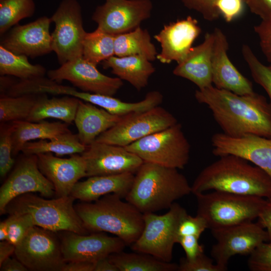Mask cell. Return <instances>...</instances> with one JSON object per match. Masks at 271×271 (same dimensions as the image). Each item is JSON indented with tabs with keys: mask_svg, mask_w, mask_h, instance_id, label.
Here are the masks:
<instances>
[{
	"mask_svg": "<svg viewBox=\"0 0 271 271\" xmlns=\"http://www.w3.org/2000/svg\"><path fill=\"white\" fill-rule=\"evenodd\" d=\"M195 97L210 109L225 134L271 138V105L263 96L255 92L239 95L212 85L196 90Z\"/></svg>",
	"mask_w": 271,
	"mask_h": 271,
	"instance_id": "1",
	"label": "cell"
},
{
	"mask_svg": "<svg viewBox=\"0 0 271 271\" xmlns=\"http://www.w3.org/2000/svg\"><path fill=\"white\" fill-rule=\"evenodd\" d=\"M194 195L217 191L271 199V177L235 155H227L204 168L191 185Z\"/></svg>",
	"mask_w": 271,
	"mask_h": 271,
	"instance_id": "2",
	"label": "cell"
},
{
	"mask_svg": "<svg viewBox=\"0 0 271 271\" xmlns=\"http://www.w3.org/2000/svg\"><path fill=\"white\" fill-rule=\"evenodd\" d=\"M178 170L144 162L125 201L143 214L169 209L175 201L192 193L191 185Z\"/></svg>",
	"mask_w": 271,
	"mask_h": 271,
	"instance_id": "3",
	"label": "cell"
},
{
	"mask_svg": "<svg viewBox=\"0 0 271 271\" xmlns=\"http://www.w3.org/2000/svg\"><path fill=\"white\" fill-rule=\"evenodd\" d=\"M122 199L117 194H109L95 201L83 202L74 206L89 232L110 233L130 245L143 231L144 215Z\"/></svg>",
	"mask_w": 271,
	"mask_h": 271,
	"instance_id": "4",
	"label": "cell"
},
{
	"mask_svg": "<svg viewBox=\"0 0 271 271\" xmlns=\"http://www.w3.org/2000/svg\"><path fill=\"white\" fill-rule=\"evenodd\" d=\"M71 195L47 199L33 193L20 195L7 205L5 213L28 214L35 226L53 232L69 231L87 234L73 204Z\"/></svg>",
	"mask_w": 271,
	"mask_h": 271,
	"instance_id": "5",
	"label": "cell"
},
{
	"mask_svg": "<svg viewBox=\"0 0 271 271\" xmlns=\"http://www.w3.org/2000/svg\"><path fill=\"white\" fill-rule=\"evenodd\" d=\"M197 215L211 229L252 221L257 218L266 203L264 198L213 191L195 195Z\"/></svg>",
	"mask_w": 271,
	"mask_h": 271,
	"instance_id": "6",
	"label": "cell"
},
{
	"mask_svg": "<svg viewBox=\"0 0 271 271\" xmlns=\"http://www.w3.org/2000/svg\"><path fill=\"white\" fill-rule=\"evenodd\" d=\"M124 147L144 162L177 169H184L190 158V145L178 122Z\"/></svg>",
	"mask_w": 271,
	"mask_h": 271,
	"instance_id": "7",
	"label": "cell"
},
{
	"mask_svg": "<svg viewBox=\"0 0 271 271\" xmlns=\"http://www.w3.org/2000/svg\"><path fill=\"white\" fill-rule=\"evenodd\" d=\"M186 209L174 203L163 215L153 212L144 213V226L138 239L131 245L134 251L150 254L167 262H171L177 230Z\"/></svg>",
	"mask_w": 271,
	"mask_h": 271,
	"instance_id": "8",
	"label": "cell"
},
{
	"mask_svg": "<svg viewBox=\"0 0 271 271\" xmlns=\"http://www.w3.org/2000/svg\"><path fill=\"white\" fill-rule=\"evenodd\" d=\"M55 24L51 33L53 51L62 65L82 57V43L86 33L82 9L78 0H62L51 17Z\"/></svg>",
	"mask_w": 271,
	"mask_h": 271,
	"instance_id": "9",
	"label": "cell"
},
{
	"mask_svg": "<svg viewBox=\"0 0 271 271\" xmlns=\"http://www.w3.org/2000/svg\"><path fill=\"white\" fill-rule=\"evenodd\" d=\"M177 122L171 113L158 106L148 110L122 116L115 125L99 136L95 141L126 147Z\"/></svg>",
	"mask_w": 271,
	"mask_h": 271,
	"instance_id": "10",
	"label": "cell"
},
{
	"mask_svg": "<svg viewBox=\"0 0 271 271\" xmlns=\"http://www.w3.org/2000/svg\"><path fill=\"white\" fill-rule=\"evenodd\" d=\"M211 230L216 240L211 248V256L226 269L232 256L249 255L260 244L271 240V233L252 221Z\"/></svg>",
	"mask_w": 271,
	"mask_h": 271,
	"instance_id": "11",
	"label": "cell"
},
{
	"mask_svg": "<svg viewBox=\"0 0 271 271\" xmlns=\"http://www.w3.org/2000/svg\"><path fill=\"white\" fill-rule=\"evenodd\" d=\"M54 232L34 226L16 246L14 254L28 270L62 271L66 262Z\"/></svg>",
	"mask_w": 271,
	"mask_h": 271,
	"instance_id": "12",
	"label": "cell"
},
{
	"mask_svg": "<svg viewBox=\"0 0 271 271\" xmlns=\"http://www.w3.org/2000/svg\"><path fill=\"white\" fill-rule=\"evenodd\" d=\"M153 7L151 0H105L95 8L92 20L97 28L116 35L140 26L150 17Z\"/></svg>",
	"mask_w": 271,
	"mask_h": 271,
	"instance_id": "13",
	"label": "cell"
},
{
	"mask_svg": "<svg viewBox=\"0 0 271 271\" xmlns=\"http://www.w3.org/2000/svg\"><path fill=\"white\" fill-rule=\"evenodd\" d=\"M47 74L49 79L58 83L67 80L80 91L107 96H113L123 84L119 78L101 73L96 65L82 57L50 70Z\"/></svg>",
	"mask_w": 271,
	"mask_h": 271,
	"instance_id": "14",
	"label": "cell"
},
{
	"mask_svg": "<svg viewBox=\"0 0 271 271\" xmlns=\"http://www.w3.org/2000/svg\"><path fill=\"white\" fill-rule=\"evenodd\" d=\"M35 192L46 198L55 195L53 185L39 168L37 156L25 155L1 187V214L5 213L7 205L13 199L24 194Z\"/></svg>",
	"mask_w": 271,
	"mask_h": 271,
	"instance_id": "15",
	"label": "cell"
},
{
	"mask_svg": "<svg viewBox=\"0 0 271 271\" xmlns=\"http://www.w3.org/2000/svg\"><path fill=\"white\" fill-rule=\"evenodd\" d=\"M87 177L136 174L144 161L124 147L94 141L81 154Z\"/></svg>",
	"mask_w": 271,
	"mask_h": 271,
	"instance_id": "16",
	"label": "cell"
},
{
	"mask_svg": "<svg viewBox=\"0 0 271 271\" xmlns=\"http://www.w3.org/2000/svg\"><path fill=\"white\" fill-rule=\"evenodd\" d=\"M61 237L63 256L66 262L83 261L96 263L110 254L123 251L126 245L117 236L103 232L89 235L66 231Z\"/></svg>",
	"mask_w": 271,
	"mask_h": 271,
	"instance_id": "17",
	"label": "cell"
},
{
	"mask_svg": "<svg viewBox=\"0 0 271 271\" xmlns=\"http://www.w3.org/2000/svg\"><path fill=\"white\" fill-rule=\"evenodd\" d=\"M51 18L41 17L25 25H16L2 38L1 45L9 51L32 59L53 51Z\"/></svg>",
	"mask_w": 271,
	"mask_h": 271,
	"instance_id": "18",
	"label": "cell"
},
{
	"mask_svg": "<svg viewBox=\"0 0 271 271\" xmlns=\"http://www.w3.org/2000/svg\"><path fill=\"white\" fill-rule=\"evenodd\" d=\"M212 154L217 157L233 155L264 171L271 177V138L254 134L233 137L223 132L211 138Z\"/></svg>",
	"mask_w": 271,
	"mask_h": 271,
	"instance_id": "19",
	"label": "cell"
},
{
	"mask_svg": "<svg viewBox=\"0 0 271 271\" xmlns=\"http://www.w3.org/2000/svg\"><path fill=\"white\" fill-rule=\"evenodd\" d=\"M201 32L198 21L191 16L165 25L154 38L161 45L157 59L163 64L181 62Z\"/></svg>",
	"mask_w": 271,
	"mask_h": 271,
	"instance_id": "20",
	"label": "cell"
},
{
	"mask_svg": "<svg viewBox=\"0 0 271 271\" xmlns=\"http://www.w3.org/2000/svg\"><path fill=\"white\" fill-rule=\"evenodd\" d=\"M39 168L52 183L57 197L70 195L78 181L87 177L85 161L78 154L68 158L54 156L51 153L36 155Z\"/></svg>",
	"mask_w": 271,
	"mask_h": 271,
	"instance_id": "21",
	"label": "cell"
},
{
	"mask_svg": "<svg viewBox=\"0 0 271 271\" xmlns=\"http://www.w3.org/2000/svg\"><path fill=\"white\" fill-rule=\"evenodd\" d=\"M212 59V80L215 87L239 95L254 93L251 82L244 76L230 60L228 42L221 30L215 28Z\"/></svg>",
	"mask_w": 271,
	"mask_h": 271,
	"instance_id": "22",
	"label": "cell"
},
{
	"mask_svg": "<svg viewBox=\"0 0 271 271\" xmlns=\"http://www.w3.org/2000/svg\"><path fill=\"white\" fill-rule=\"evenodd\" d=\"M214 39L213 32L206 33L202 43L192 47L186 58L173 70V74L192 82L199 89L212 85Z\"/></svg>",
	"mask_w": 271,
	"mask_h": 271,
	"instance_id": "23",
	"label": "cell"
},
{
	"mask_svg": "<svg viewBox=\"0 0 271 271\" xmlns=\"http://www.w3.org/2000/svg\"><path fill=\"white\" fill-rule=\"evenodd\" d=\"M134 174L89 177L83 181H78L70 195L82 202H93L109 194H116L125 198L132 186Z\"/></svg>",
	"mask_w": 271,
	"mask_h": 271,
	"instance_id": "24",
	"label": "cell"
},
{
	"mask_svg": "<svg viewBox=\"0 0 271 271\" xmlns=\"http://www.w3.org/2000/svg\"><path fill=\"white\" fill-rule=\"evenodd\" d=\"M121 117L80 99L74 122L80 142L86 147L90 145L99 136L115 125Z\"/></svg>",
	"mask_w": 271,
	"mask_h": 271,
	"instance_id": "25",
	"label": "cell"
},
{
	"mask_svg": "<svg viewBox=\"0 0 271 271\" xmlns=\"http://www.w3.org/2000/svg\"><path fill=\"white\" fill-rule=\"evenodd\" d=\"M102 62L104 69L111 68L113 74L138 91L148 85L150 77L156 71L151 61L141 55H114Z\"/></svg>",
	"mask_w": 271,
	"mask_h": 271,
	"instance_id": "26",
	"label": "cell"
},
{
	"mask_svg": "<svg viewBox=\"0 0 271 271\" xmlns=\"http://www.w3.org/2000/svg\"><path fill=\"white\" fill-rule=\"evenodd\" d=\"M13 155L21 151L25 144L34 140H50L70 131L65 122L41 121L31 122L26 120L12 121Z\"/></svg>",
	"mask_w": 271,
	"mask_h": 271,
	"instance_id": "27",
	"label": "cell"
},
{
	"mask_svg": "<svg viewBox=\"0 0 271 271\" xmlns=\"http://www.w3.org/2000/svg\"><path fill=\"white\" fill-rule=\"evenodd\" d=\"M46 94H40L26 120L39 122L47 118H54L71 124L74 121L80 99L69 95L48 98Z\"/></svg>",
	"mask_w": 271,
	"mask_h": 271,
	"instance_id": "28",
	"label": "cell"
},
{
	"mask_svg": "<svg viewBox=\"0 0 271 271\" xmlns=\"http://www.w3.org/2000/svg\"><path fill=\"white\" fill-rule=\"evenodd\" d=\"M114 46V55L117 57L141 55L152 61L157 59L158 54L148 31L140 26L115 35Z\"/></svg>",
	"mask_w": 271,
	"mask_h": 271,
	"instance_id": "29",
	"label": "cell"
},
{
	"mask_svg": "<svg viewBox=\"0 0 271 271\" xmlns=\"http://www.w3.org/2000/svg\"><path fill=\"white\" fill-rule=\"evenodd\" d=\"M86 147L80 142L77 134H73L70 130L50 140L28 142L21 151L25 155L53 153L57 156H61L82 154Z\"/></svg>",
	"mask_w": 271,
	"mask_h": 271,
	"instance_id": "30",
	"label": "cell"
},
{
	"mask_svg": "<svg viewBox=\"0 0 271 271\" xmlns=\"http://www.w3.org/2000/svg\"><path fill=\"white\" fill-rule=\"evenodd\" d=\"M163 100L162 94L156 90L148 92L144 99L136 102H127L111 96L95 94L93 104L110 113L120 116L150 110L159 106Z\"/></svg>",
	"mask_w": 271,
	"mask_h": 271,
	"instance_id": "31",
	"label": "cell"
},
{
	"mask_svg": "<svg viewBox=\"0 0 271 271\" xmlns=\"http://www.w3.org/2000/svg\"><path fill=\"white\" fill-rule=\"evenodd\" d=\"M109 260L119 271H175L178 264L165 262L148 254L121 251L110 254Z\"/></svg>",
	"mask_w": 271,
	"mask_h": 271,
	"instance_id": "32",
	"label": "cell"
},
{
	"mask_svg": "<svg viewBox=\"0 0 271 271\" xmlns=\"http://www.w3.org/2000/svg\"><path fill=\"white\" fill-rule=\"evenodd\" d=\"M47 71L40 64H32L28 57L15 54L0 45V75L13 76L20 80L44 77Z\"/></svg>",
	"mask_w": 271,
	"mask_h": 271,
	"instance_id": "33",
	"label": "cell"
},
{
	"mask_svg": "<svg viewBox=\"0 0 271 271\" xmlns=\"http://www.w3.org/2000/svg\"><path fill=\"white\" fill-rule=\"evenodd\" d=\"M114 36L98 28L86 32L82 43V57L97 66L114 56Z\"/></svg>",
	"mask_w": 271,
	"mask_h": 271,
	"instance_id": "34",
	"label": "cell"
},
{
	"mask_svg": "<svg viewBox=\"0 0 271 271\" xmlns=\"http://www.w3.org/2000/svg\"><path fill=\"white\" fill-rule=\"evenodd\" d=\"M39 96L40 94H31L15 97L1 96V123L26 120Z\"/></svg>",
	"mask_w": 271,
	"mask_h": 271,
	"instance_id": "35",
	"label": "cell"
},
{
	"mask_svg": "<svg viewBox=\"0 0 271 271\" xmlns=\"http://www.w3.org/2000/svg\"><path fill=\"white\" fill-rule=\"evenodd\" d=\"M36 11L34 0L0 2V35L4 36L22 20L31 17Z\"/></svg>",
	"mask_w": 271,
	"mask_h": 271,
	"instance_id": "36",
	"label": "cell"
},
{
	"mask_svg": "<svg viewBox=\"0 0 271 271\" xmlns=\"http://www.w3.org/2000/svg\"><path fill=\"white\" fill-rule=\"evenodd\" d=\"M242 54L253 80L265 90L269 97L271 105V68L263 64L258 59L248 45H243Z\"/></svg>",
	"mask_w": 271,
	"mask_h": 271,
	"instance_id": "37",
	"label": "cell"
},
{
	"mask_svg": "<svg viewBox=\"0 0 271 271\" xmlns=\"http://www.w3.org/2000/svg\"><path fill=\"white\" fill-rule=\"evenodd\" d=\"M13 122L1 123L0 125V175L4 178L13 167L15 161L13 155Z\"/></svg>",
	"mask_w": 271,
	"mask_h": 271,
	"instance_id": "38",
	"label": "cell"
},
{
	"mask_svg": "<svg viewBox=\"0 0 271 271\" xmlns=\"http://www.w3.org/2000/svg\"><path fill=\"white\" fill-rule=\"evenodd\" d=\"M10 215L11 221L6 240L16 246L35 225L32 216L28 214Z\"/></svg>",
	"mask_w": 271,
	"mask_h": 271,
	"instance_id": "39",
	"label": "cell"
},
{
	"mask_svg": "<svg viewBox=\"0 0 271 271\" xmlns=\"http://www.w3.org/2000/svg\"><path fill=\"white\" fill-rule=\"evenodd\" d=\"M247 265L251 271H271V240L255 249L249 255Z\"/></svg>",
	"mask_w": 271,
	"mask_h": 271,
	"instance_id": "40",
	"label": "cell"
},
{
	"mask_svg": "<svg viewBox=\"0 0 271 271\" xmlns=\"http://www.w3.org/2000/svg\"><path fill=\"white\" fill-rule=\"evenodd\" d=\"M208 228L206 220L196 215L192 216L187 212L181 218L178 224L177 234L180 236L193 235L200 238L202 233Z\"/></svg>",
	"mask_w": 271,
	"mask_h": 271,
	"instance_id": "41",
	"label": "cell"
},
{
	"mask_svg": "<svg viewBox=\"0 0 271 271\" xmlns=\"http://www.w3.org/2000/svg\"><path fill=\"white\" fill-rule=\"evenodd\" d=\"M227 269L222 267L204 253L192 259L186 257L180 259L178 264L179 271H225Z\"/></svg>",
	"mask_w": 271,
	"mask_h": 271,
	"instance_id": "42",
	"label": "cell"
},
{
	"mask_svg": "<svg viewBox=\"0 0 271 271\" xmlns=\"http://www.w3.org/2000/svg\"><path fill=\"white\" fill-rule=\"evenodd\" d=\"M244 3L245 0H217L215 8L220 16L230 22L241 14Z\"/></svg>",
	"mask_w": 271,
	"mask_h": 271,
	"instance_id": "43",
	"label": "cell"
},
{
	"mask_svg": "<svg viewBox=\"0 0 271 271\" xmlns=\"http://www.w3.org/2000/svg\"><path fill=\"white\" fill-rule=\"evenodd\" d=\"M217 0H182L184 6L196 11L202 15L204 19L212 21L220 17L215 8Z\"/></svg>",
	"mask_w": 271,
	"mask_h": 271,
	"instance_id": "44",
	"label": "cell"
},
{
	"mask_svg": "<svg viewBox=\"0 0 271 271\" xmlns=\"http://www.w3.org/2000/svg\"><path fill=\"white\" fill-rule=\"evenodd\" d=\"M254 29L259 37L261 50L271 64V17L261 20Z\"/></svg>",
	"mask_w": 271,
	"mask_h": 271,
	"instance_id": "45",
	"label": "cell"
},
{
	"mask_svg": "<svg viewBox=\"0 0 271 271\" xmlns=\"http://www.w3.org/2000/svg\"><path fill=\"white\" fill-rule=\"evenodd\" d=\"M199 237L193 235L183 236L177 238V243H179L182 247L187 259H194L204 253V247L199 244Z\"/></svg>",
	"mask_w": 271,
	"mask_h": 271,
	"instance_id": "46",
	"label": "cell"
},
{
	"mask_svg": "<svg viewBox=\"0 0 271 271\" xmlns=\"http://www.w3.org/2000/svg\"><path fill=\"white\" fill-rule=\"evenodd\" d=\"M245 4L261 20L271 17V0H245Z\"/></svg>",
	"mask_w": 271,
	"mask_h": 271,
	"instance_id": "47",
	"label": "cell"
},
{
	"mask_svg": "<svg viewBox=\"0 0 271 271\" xmlns=\"http://www.w3.org/2000/svg\"><path fill=\"white\" fill-rule=\"evenodd\" d=\"M95 263L74 261L66 262L62 271H94Z\"/></svg>",
	"mask_w": 271,
	"mask_h": 271,
	"instance_id": "48",
	"label": "cell"
},
{
	"mask_svg": "<svg viewBox=\"0 0 271 271\" xmlns=\"http://www.w3.org/2000/svg\"><path fill=\"white\" fill-rule=\"evenodd\" d=\"M257 222L271 233V199H266L265 206L258 217Z\"/></svg>",
	"mask_w": 271,
	"mask_h": 271,
	"instance_id": "49",
	"label": "cell"
},
{
	"mask_svg": "<svg viewBox=\"0 0 271 271\" xmlns=\"http://www.w3.org/2000/svg\"><path fill=\"white\" fill-rule=\"evenodd\" d=\"M1 271H26L28 268L18 258L10 257L0 264Z\"/></svg>",
	"mask_w": 271,
	"mask_h": 271,
	"instance_id": "50",
	"label": "cell"
},
{
	"mask_svg": "<svg viewBox=\"0 0 271 271\" xmlns=\"http://www.w3.org/2000/svg\"><path fill=\"white\" fill-rule=\"evenodd\" d=\"M16 246L7 240L0 242V264L15 253Z\"/></svg>",
	"mask_w": 271,
	"mask_h": 271,
	"instance_id": "51",
	"label": "cell"
},
{
	"mask_svg": "<svg viewBox=\"0 0 271 271\" xmlns=\"http://www.w3.org/2000/svg\"><path fill=\"white\" fill-rule=\"evenodd\" d=\"M94 271H119L117 267L109 260L108 256L98 260L95 263Z\"/></svg>",
	"mask_w": 271,
	"mask_h": 271,
	"instance_id": "52",
	"label": "cell"
},
{
	"mask_svg": "<svg viewBox=\"0 0 271 271\" xmlns=\"http://www.w3.org/2000/svg\"><path fill=\"white\" fill-rule=\"evenodd\" d=\"M9 75H3L0 77V91L1 96L5 95L9 89L16 82Z\"/></svg>",
	"mask_w": 271,
	"mask_h": 271,
	"instance_id": "53",
	"label": "cell"
},
{
	"mask_svg": "<svg viewBox=\"0 0 271 271\" xmlns=\"http://www.w3.org/2000/svg\"><path fill=\"white\" fill-rule=\"evenodd\" d=\"M11 217L10 215L6 219L0 223V240H6L8 235Z\"/></svg>",
	"mask_w": 271,
	"mask_h": 271,
	"instance_id": "54",
	"label": "cell"
},
{
	"mask_svg": "<svg viewBox=\"0 0 271 271\" xmlns=\"http://www.w3.org/2000/svg\"><path fill=\"white\" fill-rule=\"evenodd\" d=\"M269 67L271 68V64L269 66Z\"/></svg>",
	"mask_w": 271,
	"mask_h": 271,
	"instance_id": "55",
	"label": "cell"
},
{
	"mask_svg": "<svg viewBox=\"0 0 271 271\" xmlns=\"http://www.w3.org/2000/svg\"><path fill=\"white\" fill-rule=\"evenodd\" d=\"M3 1V0H0V2H1V1Z\"/></svg>",
	"mask_w": 271,
	"mask_h": 271,
	"instance_id": "56",
	"label": "cell"
}]
</instances>
